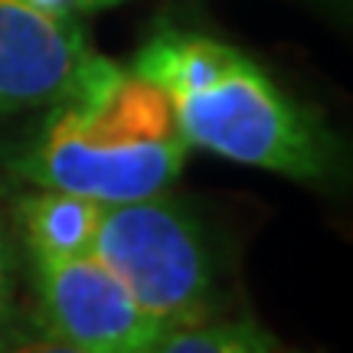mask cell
<instances>
[{"label":"cell","instance_id":"6da1fadb","mask_svg":"<svg viewBox=\"0 0 353 353\" xmlns=\"http://www.w3.org/2000/svg\"><path fill=\"white\" fill-rule=\"evenodd\" d=\"M187 148L164 92L112 65L82 95L52 105L13 170L43 190L112 206L164 193L187 161Z\"/></svg>","mask_w":353,"mask_h":353},{"label":"cell","instance_id":"7a4b0ae2","mask_svg":"<svg viewBox=\"0 0 353 353\" xmlns=\"http://www.w3.org/2000/svg\"><path fill=\"white\" fill-rule=\"evenodd\" d=\"M187 144L294 180H317L330 167V141L311 114L245 56L232 52L200 88L170 99Z\"/></svg>","mask_w":353,"mask_h":353},{"label":"cell","instance_id":"3957f363","mask_svg":"<svg viewBox=\"0 0 353 353\" xmlns=\"http://www.w3.org/2000/svg\"><path fill=\"white\" fill-rule=\"evenodd\" d=\"M92 255L164 324H187L210 314V245L196 216L176 200L157 193L101 206Z\"/></svg>","mask_w":353,"mask_h":353},{"label":"cell","instance_id":"277c9868","mask_svg":"<svg viewBox=\"0 0 353 353\" xmlns=\"http://www.w3.org/2000/svg\"><path fill=\"white\" fill-rule=\"evenodd\" d=\"M112 65L92 50L72 13L0 0V114L63 105Z\"/></svg>","mask_w":353,"mask_h":353},{"label":"cell","instance_id":"5b68a950","mask_svg":"<svg viewBox=\"0 0 353 353\" xmlns=\"http://www.w3.org/2000/svg\"><path fill=\"white\" fill-rule=\"evenodd\" d=\"M37 324L43 334L92 353H144L170 324L148 314L95 259L37 262Z\"/></svg>","mask_w":353,"mask_h":353},{"label":"cell","instance_id":"8992f818","mask_svg":"<svg viewBox=\"0 0 353 353\" xmlns=\"http://www.w3.org/2000/svg\"><path fill=\"white\" fill-rule=\"evenodd\" d=\"M99 219L101 203L65 190H43L33 196H20L17 203V223L33 262L88 255Z\"/></svg>","mask_w":353,"mask_h":353},{"label":"cell","instance_id":"52a82bcc","mask_svg":"<svg viewBox=\"0 0 353 353\" xmlns=\"http://www.w3.org/2000/svg\"><path fill=\"white\" fill-rule=\"evenodd\" d=\"M144 353H288L281 343L255 324H210L187 321L170 324Z\"/></svg>","mask_w":353,"mask_h":353},{"label":"cell","instance_id":"ba28073f","mask_svg":"<svg viewBox=\"0 0 353 353\" xmlns=\"http://www.w3.org/2000/svg\"><path fill=\"white\" fill-rule=\"evenodd\" d=\"M0 353H92V350H82V347H76V343H69V341H59L52 334L26 337L20 330H10L0 341Z\"/></svg>","mask_w":353,"mask_h":353},{"label":"cell","instance_id":"9c48e42d","mask_svg":"<svg viewBox=\"0 0 353 353\" xmlns=\"http://www.w3.org/2000/svg\"><path fill=\"white\" fill-rule=\"evenodd\" d=\"M13 327V294H10V272H7V259H3V242H0V341L10 334Z\"/></svg>","mask_w":353,"mask_h":353},{"label":"cell","instance_id":"30bf717a","mask_svg":"<svg viewBox=\"0 0 353 353\" xmlns=\"http://www.w3.org/2000/svg\"><path fill=\"white\" fill-rule=\"evenodd\" d=\"M30 7H39V10H50V13H76L82 10V0H23Z\"/></svg>","mask_w":353,"mask_h":353},{"label":"cell","instance_id":"8fae6325","mask_svg":"<svg viewBox=\"0 0 353 353\" xmlns=\"http://www.w3.org/2000/svg\"><path fill=\"white\" fill-rule=\"evenodd\" d=\"M121 0H82V10H99V7H114Z\"/></svg>","mask_w":353,"mask_h":353}]
</instances>
